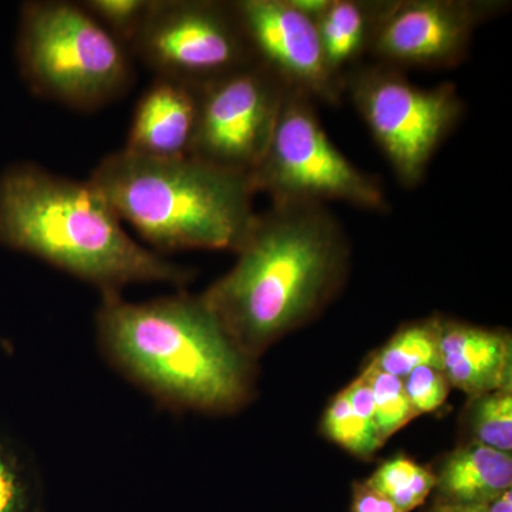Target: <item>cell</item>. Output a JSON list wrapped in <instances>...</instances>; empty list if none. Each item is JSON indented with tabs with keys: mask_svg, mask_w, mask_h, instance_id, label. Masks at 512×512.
Instances as JSON below:
<instances>
[{
	"mask_svg": "<svg viewBox=\"0 0 512 512\" xmlns=\"http://www.w3.org/2000/svg\"><path fill=\"white\" fill-rule=\"evenodd\" d=\"M235 252L231 271L201 299L249 359L328 302L349 245L326 205L286 202L256 212Z\"/></svg>",
	"mask_w": 512,
	"mask_h": 512,
	"instance_id": "cell-1",
	"label": "cell"
},
{
	"mask_svg": "<svg viewBox=\"0 0 512 512\" xmlns=\"http://www.w3.org/2000/svg\"><path fill=\"white\" fill-rule=\"evenodd\" d=\"M0 244L89 282L103 296L143 282L181 285L191 275L134 241L89 180L26 161L0 174Z\"/></svg>",
	"mask_w": 512,
	"mask_h": 512,
	"instance_id": "cell-2",
	"label": "cell"
},
{
	"mask_svg": "<svg viewBox=\"0 0 512 512\" xmlns=\"http://www.w3.org/2000/svg\"><path fill=\"white\" fill-rule=\"evenodd\" d=\"M96 322L111 362L161 402L222 412L247 396L248 357L201 296L134 303L104 295Z\"/></svg>",
	"mask_w": 512,
	"mask_h": 512,
	"instance_id": "cell-3",
	"label": "cell"
},
{
	"mask_svg": "<svg viewBox=\"0 0 512 512\" xmlns=\"http://www.w3.org/2000/svg\"><path fill=\"white\" fill-rule=\"evenodd\" d=\"M89 181L158 251H235L256 214L251 175L191 156L148 158L123 148L104 157Z\"/></svg>",
	"mask_w": 512,
	"mask_h": 512,
	"instance_id": "cell-4",
	"label": "cell"
},
{
	"mask_svg": "<svg viewBox=\"0 0 512 512\" xmlns=\"http://www.w3.org/2000/svg\"><path fill=\"white\" fill-rule=\"evenodd\" d=\"M16 59L33 93L70 109H100L123 96L134 80L127 47L82 3H23Z\"/></svg>",
	"mask_w": 512,
	"mask_h": 512,
	"instance_id": "cell-5",
	"label": "cell"
},
{
	"mask_svg": "<svg viewBox=\"0 0 512 512\" xmlns=\"http://www.w3.org/2000/svg\"><path fill=\"white\" fill-rule=\"evenodd\" d=\"M251 180L256 194L264 192L272 204L342 201L365 211L389 208L379 181L332 143L315 100L293 87L286 90L271 141Z\"/></svg>",
	"mask_w": 512,
	"mask_h": 512,
	"instance_id": "cell-6",
	"label": "cell"
},
{
	"mask_svg": "<svg viewBox=\"0 0 512 512\" xmlns=\"http://www.w3.org/2000/svg\"><path fill=\"white\" fill-rule=\"evenodd\" d=\"M343 87L399 183L417 187L463 117L457 87H420L402 70L379 62L357 64L345 74Z\"/></svg>",
	"mask_w": 512,
	"mask_h": 512,
	"instance_id": "cell-7",
	"label": "cell"
},
{
	"mask_svg": "<svg viewBox=\"0 0 512 512\" xmlns=\"http://www.w3.org/2000/svg\"><path fill=\"white\" fill-rule=\"evenodd\" d=\"M130 53L195 89L255 63L234 2L153 0Z\"/></svg>",
	"mask_w": 512,
	"mask_h": 512,
	"instance_id": "cell-8",
	"label": "cell"
},
{
	"mask_svg": "<svg viewBox=\"0 0 512 512\" xmlns=\"http://www.w3.org/2000/svg\"><path fill=\"white\" fill-rule=\"evenodd\" d=\"M288 89L258 62L201 87L190 156L222 170L254 173Z\"/></svg>",
	"mask_w": 512,
	"mask_h": 512,
	"instance_id": "cell-9",
	"label": "cell"
},
{
	"mask_svg": "<svg viewBox=\"0 0 512 512\" xmlns=\"http://www.w3.org/2000/svg\"><path fill=\"white\" fill-rule=\"evenodd\" d=\"M505 0H383L369 55L387 66L450 69L467 59L478 26Z\"/></svg>",
	"mask_w": 512,
	"mask_h": 512,
	"instance_id": "cell-10",
	"label": "cell"
},
{
	"mask_svg": "<svg viewBox=\"0 0 512 512\" xmlns=\"http://www.w3.org/2000/svg\"><path fill=\"white\" fill-rule=\"evenodd\" d=\"M234 6L256 62L315 101L342 104L343 80L326 62L315 19L291 0H237Z\"/></svg>",
	"mask_w": 512,
	"mask_h": 512,
	"instance_id": "cell-11",
	"label": "cell"
},
{
	"mask_svg": "<svg viewBox=\"0 0 512 512\" xmlns=\"http://www.w3.org/2000/svg\"><path fill=\"white\" fill-rule=\"evenodd\" d=\"M200 89L156 77L141 94L124 150L148 158L190 156Z\"/></svg>",
	"mask_w": 512,
	"mask_h": 512,
	"instance_id": "cell-12",
	"label": "cell"
},
{
	"mask_svg": "<svg viewBox=\"0 0 512 512\" xmlns=\"http://www.w3.org/2000/svg\"><path fill=\"white\" fill-rule=\"evenodd\" d=\"M441 370L470 396L511 387V339L494 330L440 322Z\"/></svg>",
	"mask_w": 512,
	"mask_h": 512,
	"instance_id": "cell-13",
	"label": "cell"
},
{
	"mask_svg": "<svg viewBox=\"0 0 512 512\" xmlns=\"http://www.w3.org/2000/svg\"><path fill=\"white\" fill-rule=\"evenodd\" d=\"M437 484L450 503L480 507L511 490V453L471 443L448 458Z\"/></svg>",
	"mask_w": 512,
	"mask_h": 512,
	"instance_id": "cell-14",
	"label": "cell"
},
{
	"mask_svg": "<svg viewBox=\"0 0 512 512\" xmlns=\"http://www.w3.org/2000/svg\"><path fill=\"white\" fill-rule=\"evenodd\" d=\"M382 6L383 0H329L315 19L326 62L340 79H345V74L369 52Z\"/></svg>",
	"mask_w": 512,
	"mask_h": 512,
	"instance_id": "cell-15",
	"label": "cell"
},
{
	"mask_svg": "<svg viewBox=\"0 0 512 512\" xmlns=\"http://www.w3.org/2000/svg\"><path fill=\"white\" fill-rule=\"evenodd\" d=\"M372 365L402 380L419 367L441 370L440 320H426L400 330L380 350Z\"/></svg>",
	"mask_w": 512,
	"mask_h": 512,
	"instance_id": "cell-16",
	"label": "cell"
},
{
	"mask_svg": "<svg viewBox=\"0 0 512 512\" xmlns=\"http://www.w3.org/2000/svg\"><path fill=\"white\" fill-rule=\"evenodd\" d=\"M366 485L392 501L400 512H409L424 503L437 478L427 468L400 456L386 461Z\"/></svg>",
	"mask_w": 512,
	"mask_h": 512,
	"instance_id": "cell-17",
	"label": "cell"
},
{
	"mask_svg": "<svg viewBox=\"0 0 512 512\" xmlns=\"http://www.w3.org/2000/svg\"><path fill=\"white\" fill-rule=\"evenodd\" d=\"M323 430L330 440L360 457L372 456L383 444L375 421L360 416L345 392L330 403L323 419Z\"/></svg>",
	"mask_w": 512,
	"mask_h": 512,
	"instance_id": "cell-18",
	"label": "cell"
},
{
	"mask_svg": "<svg viewBox=\"0 0 512 512\" xmlns=\"http://www.w3.org/2000/svg\"><path fill=\"white\" fill-rule=\"evenodd\" d=\"M362 376L372 389L376 426L384 443L419 414L410 403L402 379L382 372L372 363Z\"/></svg>",
	"mask_w": 512,
	"mask_h": 512,
	"instance_id": "cell-19",
	"label": "cell"
},
{
	"mask_svg": "<svg viewBox=\"0 0 512 512\" xmlns=\"http://www.w3.org/2000/svg\"><path fill=\"white\" fill-rule=\"evenodd\" d=\"M473 431L478 443L495 450H512V394L511 387L477 397L473 410Z\"/></svg>",
	"mask_w": 512,
	"mask_h": 512,
	"instance_id": "cell-20",
	"label": "cell"
},
{
	"mask_svg": "<svg viewBox=\"0 0 512 512\" xmlns=\"http://www.w3.org/2000/svg\"><path fill=\"white\" fill-rule=\"evenodd\" d=\"M83 8L130 52L153 0H86Z\"/></svg>",
	"mask_w": 512,
	"mask_h": 512,
	"instance_id": "cell-21",
	"label": "cell"
},
{
	"mask_svg": "<svg viewBox=\"0 0 512 512\" xmlns=\"http://www.w3.org/2000/svg\"><path fill=\"white\" fill-rule=\"evenodd\" d=\"M33 491L25 464L0 437V512H32Z\"/></svg>",
	"mask_w": 512,
	"mask_h": 512,
	"instance_id": "cell-22",
	"label": "cell"
},
{
	"mask_svg": "<svg viewBox=\"0 0 512 512\" xmlns=\"http://www.w3.org/2000/svg\"><path fill=\"white\" fill-rule=\"evenodd\" d=\"M404 389L417 414L430 413L446 402L450 382L443 370L419 367L403 379Z\"/></svg>",
	"mask_w": 512,
	"mask_h": 512,
	"instance_id": "cell-23",
	"label": "cell"
},
{
	"mask_svg": "<svg viewBox=\"0 0 512 512\" xmlns=\"http://www.w3.org/2000/svg\"><path fill=\"white\" fill-rule=\"evenodd\" d=\"M353 512H400L399 508L387 500L384 495L370 488L369 485H360L356 488Z\"/></svg>",
	"mask_w": 512,
	"mask_h": 512,
	"instance_id": "cell-24",
	"label": "cell"
},
{
	"mask_svg": "<svg viewBox=\"0 0 512 512\" xmlns=\"http://www.w3.org/2000/svg\"><path fill=\"white\" fill-rule=\"evenodd\" d=\"M481 512H512V494L511 490L498 495L494 500L488 501L480 507H476Z\"/></svg>",
	"mask_w": 512,
	"mask_h": 512,
	"instance_id": "cell-25",
	"label": "cell"
},
{
	"mask_svg": "<svg viewBox=\"0 0 512 512\" xmlns=\"http://www.w3.org/2000/svg\"><path fill=\"white\" fill-rule=\"evenodd\" d=\"M329 0H291L296 9L301 10L309 18L316 19L328 6Z\"/></svg>",
	"mask_w": 512,
	"mask_h": 512,
	"instance_id": "cell-26",
	"label": "cell"
},
{
	"mask_svg": "<svg viewBox=\"0 0 512 512\" xmlns=\"http://www.w3.org/2000/svg\"><path fill=\"white\" fill-rule=\"evenodd\" d=\"M436 512H481L476 507H470V505L461 504H446L443 507L437 508Z\"/></svg>",
	"mask_w": 512,
	"mask_h": 512,
	"instance_id": "cell-27",
	"label": "cell"
}]
</instances>
